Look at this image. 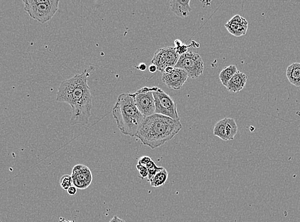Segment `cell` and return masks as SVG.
<instances>
[{"label":"cell","mask_w":300,"mask_h":222,"mask_svg":"<svg viewBox=\"0 0 300 222\" xmlns=\"http://www.w3.org/2000/svg\"><path fill=\"white\" fill-rule=\"evenodd\" d=\"M60 184L62 189L67 190L71 188L73 185V180L71 176L64 175L62 177L61 181H60Z\"/></svg>","instance_id":"d6986e66"},{"label":"cell","mask_w":300,"mask_h":222,"mask_svg":"<svg viewBox=\"0 0 300 222\" xmlns=\"http://www.w3.org/2000/svg\"><path fill=\"white\" fill-rule=\"evenodd\" d=\"M93 69V67L90 66L80 75L64 81L58 89L57 101L66 102L71 106V125H86L89 121L92 97L88 85V78Z\"/></svg>","instance_id":"6da1fadb"},{"label":"cell","mask_w":300,"mask_h":222,"mask_svg":"<svg viewBox=\"0 0 300 222\" xmlns=\"http://www.w3.org/2000/svg\"><path fill=\"white\" fill-rule=\"evenodd\" d=\"M190 46L191 45H189V46H187V45L183 44L181 45V46L175 47H176L177 53H178L179 56H181L188 52V47Z\"/></svg>","instance_id":"44dd1931"},{"label":"cell","mask_w":300,"mask_h":222,"mask_svg":"<svg viewBox=\"0 0 300 222\" xmlns=\"http://www.w3.org/2000/svg\"><path fill=\"white\" fill-rule=\"evenodd\" d=\"M136 169L140 173V176L141 179H145L148 178V172L147 169L146 168L145 166L141 165V164H137L136 165Z\"/></svg>","instance_id":"ffe728a7"},{"label":"cell","mask_w":300,"mask_h":222,"mask_svg":"<svg viewBox=\"0 0 300 222\" xmlns=\"http://www.w3.org/2000/svg\"><path fill=\"white\" fill-rule=\"evenodd\" d=\"M157 87H145L131 94L136 106L144 118H147L155 114V100L153 93L157 89Z\"/></svg>","instance_id":"8992f818"},{"label":"cell","mask_w":300,"mask_h":222,"mask_svg":"<svg viewBox=\"0 0 300 222\" xmlns=\"http://www.w3.org/2000/svg\"><path fill=\"white\" fill-rule=\"evenodd\" d=\"M117 127L125 135L136 137L144 120L131 94L119 95L112 110Z\"/></svg>","instance_id":"3957f363"},{"label":"cell","mask_w":300,"mask_h":222,"mask_svg":"<svg viewBox=\"0 0 300 222\" xmlns=\"http://www.w3.org/2000/svg\"><path fill=\"white\" fill-rule=\"evenodd\" d=\"M148 70H149L150 73H155L158 71V68L157 66L153 65V64H151V65L148 67Z\"/></svg>","instance_id":"484cf974"},{"label":"cell","mask_w":300,"mask_h":222,"mask_svg":"<svg viewBox=\"0 0 300 222\" xmlns=\"http://www.w3.org/2000/svg\"><path fill=\"white\" fill-rule=\"evenodd\" d=\"M190 0H171L170 8L177 16L186 18L191 12Z\"/></svg>","instance_id":"4fadbf2b"},{"label":"cell","mask_w":300,"mask_h":222,"mask_svg":"<svg viewBox=\"0 0 300 222\" xmlns=\"http://www.w3.org/2000/svg\"><path fill=\"white\" fill-rule=\"evenodd\" d=\"M169 178V173L167 169L163 167L158 173L156 174L154 178L149 181L150 185L152 187L158 188L160 186L164 185L167 182Z\"/></svg>","instance_id":"2e32d148"},{"label":"cell","mask_w":300,"mask_h":222,"mask_svg":"<svg viewBox=\"0 0 300 222\" xmlns=\"http://www.w3.org/2000/svg\"><path fill=\"white\" fill-rule=\"evenodd\" d=\"M73 185L78 189H86L92 182V174L90 169L84 164H77L72 171Z\"/></svg>","instance_id":"30bf717a"},{"label":"cell","mask_w":300,"mask_h":222,"mask_svg":"<svg viewBox=\"0 0 300 222\" xmlns=\"http://www.w3.org/2000/svg\"><path fill=\"white\" fill-rule=\"evenodd\" d=\"M248 21L239 15H236L225 24V28L230 34L235 37H241L245 35L248 30Z\"/></svg>","instance_id":"7c38bea8"},{"label":"cell","mask_w":300,"mask_h":222,"mask_svg":"<svg viewBox=\"0 0 300 222\" xmlns=\"http://www.w3.org/2000/svg\"><path fill=\"white\" fill-rule=\"evenodd\" d=\"M237 71H237V67L235 65L229 66L223 69L219 75L220 82H222V85L226 87L228 83Z\"/></svg>","instance_id":"e0dca14e"},{"label":"cell","mask_w":300,"mask_h":222,"mask_svg":"<svg viewBox=\"0 0 300 222\" xmlns=\"http://www.w3.org/2000/svg\"><path fill=\"white\" fill-rule=\"evenodd\" d=\"M248 77L245 74L237 71L226 86L227 89L232 93H239L246 85Z\"/></svg>","instance_id":"5bb4252c"},{"label":"cell","mask_w":300,"mask_h":222,"mask_svg":"<svg viewBox=\"0 0 300 222\" xmlns=\"http://www.w3.org/2000/svg\"><path fill=\"white\" fill-rule=\"evenodd\" d=\"M147 65H146V64L144 63H141L139 64V65L137 67H136V69H138V70H140L141 71H145L146 69H147Z\"/></svg>","instance_id":"cb8c5ba5"},{"label":"cell","mask_w":300,"mask_h":222,"mask_svg":"<svg viewBox=\"0 0 300 222\" xmlns=\"http://www.w3.org/2000/svg\"><path fill=\"white\" fill-rule=\"evenodd\" d=\"M182 44H183V43L182 42L181 40H180L179 39L175 40V47H179L180 46H181V45Z\"/></svg>","instance_id":"4316f807"},{"label":"cell","mask_w":300,"mask_h":222,"mask_svg":"<svg viewBox=\"0 0 300 222\" xmlns=\"http://www.w3.org/2000/svg\"><path fill=\"white\" fill-rule=\"evenodd\" d=\"M175 68L185 71L188 77L193 79L200 77L205 69L204 62L200 54L192 51H188L180 56Z\"/></svg>","instance_id":"5b68a950"},{"label":"cell","mask_w":300,"mask_h":222,"mask_svg":"<svg viewBox=\"0 0 300 222\" xmlns=\"http://www.w3.org/2000/svg\"><path fill=\"white\" fill-rule=\"evenodd\" d=\"M110 222H126V221L124 220L123 219L120 218L119 217L115 215L113 217V218Z\"/></svg>","instance_id":"d4e9b609"},{"label":"cell","mask_w":300,"mask_h":222,"mask_svg":"<svg viewBox=\"0 0 300 222\" xmlns=\"http://www.w3.org/2000/svg\"><path fill=\"white\" fill-rule=\"evenodd\" d=\"M188 75L185 71L174 68L172 72L163 74V82L170 89L178 90L188 80Z\"/></svg>","instance_id":"8fae6325"},{"label":"cell","mask_w":300,"mask_h":222,"mask_svg":"<svg viewBox=\"0 0 300 222\" xmlns=\"http://www.w3.org/2000/svg\"><path fill=\"white\" fill-rule=\"evenodd\" d=\"M59 222H75L74 220H67V219H64V218H61Z\"/></svg>","instance_id":"83f0119b"},{"label":"cell","mask_w":300,"mask_h":222,"mask_svg":"<svg viewBox=\"0 0 300 222\" xmlns=\"http://www.w3.org/2000/svg\"><path fill=\"white\" fill-rule=\"evenodd\" d=\"M59 0H24L25 11L33 20L44 24L59 10Z\"/></svg>","instance_id":"277c9868"},{"label":"cell","mask_w":300,"mask_h":222,"mask_svg":"<svg viewBox=\"0 0 300 222\" xmlns=\"http://www.w3.org/2000/svg\"><path fill=\"white\" fill-rule=\"evenodd\" d=\"M77 189H78V188L75 187V186H71V188H69V189L67 190V193L70 195H75L77 193Z\"/></svg>","instance_id":"603a6c76"},{"label":"cell","mask_w":300,"mask_h":222,"mask_svg":"<svg viewBox=\"0 0 300 222\" xmlns=\"http://www.w3.org/2000/svg\"><path fill=\"white\" fill-rule=\"evenodd\" d=\"M182 128L181 121L155 114L144 119L136 137L144 145L155 149L172 140Z\"/></svg>","instance_id":"7a4b0ae2"},{"label":"cell","mask_w":300,"mask_h":222,"mask_svg":"<svg viewBox=\"0 0 300 222\" xmlns=\"http://www.w3.org/2000/svg\"><path fill=\"white\" fill-rule=\"evenodd\" d=\"M151 161H152V159H151L149 156H144L139 158L138 164L146 166L148 163H149Z\"/></svg>","instance_id":"7402d4cb"},{"label":"cell","mask_w":300,"mask_h":222,"mask_svg":"<svg viewBox=\"0 0 300 222\" xmlns=\"http://www.w3.org/2000/svg\"><path fill=\"white\" fill-rule=\"evenodd\" d=\"M180 56L177 53L175 47H163L155 52L151 63L157 67L158 71L163 74L168 67L176 66Z\"/></svg>","instance_id":"ba28073f"},{"label":"cell","mask_w":300,"mask_h":222,"mask_svg":"<svg viewBox=\"0 0 300 222\" xmlns=\"http://www.w3.org/2000/svg\"><path fill=\"white\" fill-rule=\"evenodd\" d=\"M145 166L146 168L147 169L148 172V176L147 178L148 182H149V181L154 178V176H155L156 174L163 168V167L158 166L157 164H156L153 160Z\"/></svg>","instance_id":"ac0fdd59"},{"label":"cell","mask_w":300,"mask_h":222,"mask_svg":"<svg viewBox=\"0 0 300 222\" xmlns=\"http://www.w3.org/2000/svg\"><path fill=\"white\" fill-rule=\"evenodd\" d=\"M155 100V114L180 121L177 104L172 97L159 87L153 93Z\"/></svg>","instance_id":"52a82bcc"},{"label":"cell","mask_w":300,"mask_h":222,"mask_svg":"<svg viewBox=\"0 0 300 222\" xmlns=\"http://www.w3.org/2000/svg\"><path fill=\"white\" fill-rule=\"evenodd\" d=\"M287 80L295 87H300V63L295 62L288 66L286 71Z\"/></svg>","instance_id":"9a60e30c"},{"label":"cell","mask_w":300,"mask_h":222,"mask_svg":"<svg viewBox=\"0 0 300 222\" xmlns=\"http://www.w3.org/2000/svg\"><path fill=\"white\" fill-rule=\"evenodd\" d=\"M213 133L216 137L224 141L234 140L237 133L236 121L232 118H224L215 124Z\"/></svg>","instance_id":"9c48e42d"}]
</instances>
